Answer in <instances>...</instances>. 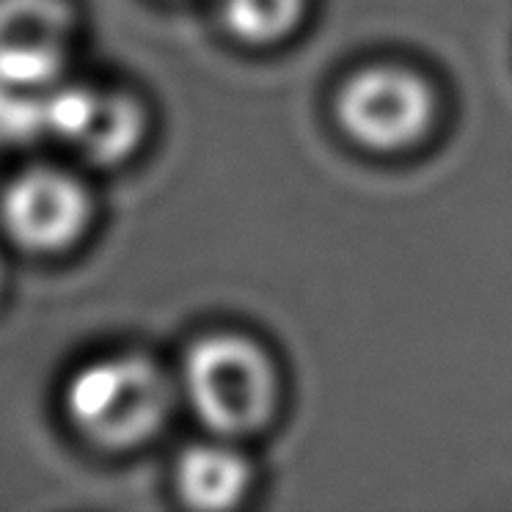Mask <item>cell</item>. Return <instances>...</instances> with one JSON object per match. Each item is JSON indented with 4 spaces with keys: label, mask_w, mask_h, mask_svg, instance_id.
Listing matches in <instances>:
<instances>
[{
    "label": "cell",
    "mask_w": 512,
    "mask_h": 512,
    "mask_svg": "<svg viewBox=\"0 0 512 512\" xmlns=\"http://www.w3.org/2000/svg\"><path fill=\"white\" fill-rule=\"evenodd\" d=\"M177 389L144 353H108L80 364L61 389V411L80 441L127 452L163 433Z\"/></svg>",
    "instance_id": "6da1fadb"
},
{
    "label": "cell",
    "mask_w": 512,
    "mask_h": 512,
    "mask_svg": "<svg viewBox=\"0 0 512 512\" xmlns=\"http://www.w3.org/2000/svg\"><path fill=\"white\" fill-rule=\"evenodd\" d=\"M182 389L201 422L223 438L265 430L279 408L276 364L243 334H210L190 347Z\"/></svg>",
    "instance_id": "7a4b0ae2"
},
{
    "label": "cell",
    "mask_w": 512,
    "mask_h": 512,
    "mask_svg": "<svg viewBox=\"0 0 512 512\" xmlns=\"http://www.w3.org/2000/svg\"><path fill=\"white\" fill-rule=\"evenodd\" d=\"M89 185L69 168L36 163L17 171L0 193V229L20 251L67 254L94 223Z\"/></svg>",
    "instance_id": "3957f363"
},
{
    "label": "cell",
    "mask_w": 512,
    "mask_h": 512,
    "mask_svg": "<svg viewBox=\"0 0 512 512\" xmlns=\"http://www.w3.org/2000/svg\"><path fill=\"white\" fill-rule=\"evenodd\" d=\"M433 86L413 69L380 64L358 69L336 97V119L356 144L372 152H402L419 144L435 122Z\"/></svg>",
    "instance_id": "277c9868"
},
{
    "label": "cell",
    "mask_w": 512,
    "mask_h": 512,
    "mask_svg": "<svg viewBox=\"0 0 512 512\" xmlns=\"http://www.w3.org/2000/svg\"><path fill=\"white\" fill-rule=\"evenodd\" d=\"M149 113L133 91L91 83H56L45 94V138L72 149L89 166L113 168L141 149Z\"/></svg>",
    "instance_id": "5b68a950"
},
{
    "label": "cell",
    "mask_w": 512,
    "mask_h": 512,
    "mask_svg": "<svg viewBox=\"0 0 512 512\" xmlns=\"http://www.w3.org/2000/svg\"><path fill=\"white\" fill-rule=\"evenodd\" d=\"M78 31L69 0H0V80L53 89L67 78Z\"/></svg>",
    "instance_id": "8992f818"
},
{
    "label": "cell",
    "mask_w": 512,
    "mask_h": 512,
    "mask_svg": "<svg viewBox=\"0 0 512 512\" xmlns=\"http://www.w3.org/2000/svg\"><path fill=\"white\" fill-rule=\"evenodd\" d=\"M254 468L229 444H196L174 468V488L193 510H232L248 496Z\"/></svg>",
    "instance_id": "52a82bcc"
},
{
    "label": "cell",
    "mask_w": 512,
    "mask_h": 512,
    "mask_svg": "<svg viewBox=\"0 0 512 512\" xmlns=\"http://www.w3.org/2000/svg\"><path fill=\"white\" fill-rule=\"evenodd\" d=\"M223 23L245 45H276L292 36L306 14V0H223Z\"/></svg>",
    "instance_id": "ba28073f"
},
{
    "label": "cell",
    "mask_w": 512,
    "mask_h": 512,
    "mask_svg": "<svg viewBox=\"0 0 512 512\" xmlns=\"http://www.w3.org/2000/svg\"><path fill=\"white\" fill-rule=\"evenodd\" d=\"M45 94L0 80V146H25L45 138Z\"/></svg>",
    "instance_id": "9c48e42d"
},
{
    "label": "cell",
    "mask_w": 512,
    "mask_h": 512,
    "mask_svg": "<svg viewBox=\"0 0 512 512\" xmlns=\"http://www.w3.org/2000/svg\"><path fill=\"white\" fill-rule=\"evenodd\" d=\"M3 279H6V276H3V262H0V292H3Z\"/></svg>",
    "instance_id": "30bf717a"
}]
</instances>
